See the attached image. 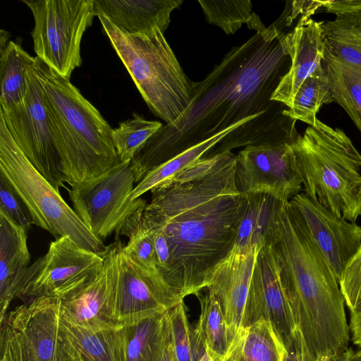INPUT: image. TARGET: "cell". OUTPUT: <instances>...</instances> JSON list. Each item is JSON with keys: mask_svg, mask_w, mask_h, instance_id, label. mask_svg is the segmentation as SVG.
I'll use <instances>...</instances> for the list:
<instances>
[{"mask_svg": "<svg viewBox=\"0 0 361 361\" xmlns=\"http://www.w3.org/2000/svg\"><path fill=\"white\" fill-rule=\"evenodd\" d=\"M235 165L231 152L202 158L151 191L144 217L168 243L164 280L180 299L207 287L235 244L247 206Z\"/></svg>", "mask_w": 361, "mask_h": 361, "instance_id": "obj_1", "label": "cell"}, {"mask_svg": "<svg viewBox=\"0 0 361 361\" xmlns=\"http://www.w3.org/2000/svg\"><path fill=\"white\" fill-rule=\"evenodd\" d=\"M276 21L233 47L201 81L192 82V99L182 116L166 124L130 162L135 183L186 149L245 119L262 116L286 121L287 108L271 97L290 66Z\"/></svg>", "mask_w": 361, "mask_h": 361, "instance_id": "obj_2", "label": "cell"}, {"mask_svg": "<svg viewBox=\"0 0 361 361\" xmlns=\"http://www.w3.org/2000/svg\"><path fill=\"white\" fill-rule=\"evenodd\" d=\"M266 242L310 351L316 359L343 354L350 329L338 281L289 201L282 204Z\"/></svg>", "mask_w": 361, "mask_h": 361, "instance_id": "obj_3", "label": "cell"}, {"mask_svg": "<svg viewBox=\"0 0 361 361\" xmlns=\"http://www.w3.org/2000/svg\"><path fill=\"white\" fill-rule=\"evenodd\" d=\"M48 122L64 182L71 186L103 174L119 161L112 128L67 79L35 56Z\"/></svg>", "mask_w": 361, "mask_h": 361, "instance_id": "obj_4", "label": "cell"}, {"mask_svg": "<svg viewBox=\"0 0 361 361\" xmlns=\"http://www.w3.org/2000/svg\"><path fill=\"white\" fill-rule=\"evenodd\" d=\"M292 147L305 194L355 223L361 215V154L350 137L317 119Z\"/></svg>", "mask_w": 361, "mask_h": 361, "instance_id": "obj_5", "label": "cell"}, {"mask_svg": "<svg viewBox=\"0 0 361 361\" xmlns=\"http://www.w3.org/2000/svg\"><path fill=\"white\" fill-rule=\"evenodd\" d=\"M102 29L151 111L166 124L176 122L192 99V83L158 27L130 34L97 16Z\"/></svg>", "mask_w": 361, "mask_h": 361, "instance_id": "obj_6", "label": "cell"}, {"mask_svg": "<svg viewBox=\"0 0 361 361\" xmlns=\"http://www.w3.org/2000/svg\"><path fill=\"white\" fill-rule=\"evenodd\" d=\"M0 174L26 205L33 224L47 231L55 239L68 236L87 250L105 252L107 246L88 229L59 191L29 161L1 117Z\"/></svg>", "mask_w": 361, "mask_h": 361, "instance_id": "obj_7", "label": "cell"}, {"mask_svg": "<svg viewBox=\"0 0 361 361\" xmlns=\"http://www.w3.org/2000/svg\"><path fill=\"white\" fill-rule=\"evenodd\" d=\"M32 13L34 51L42 61L70 79L82 64L80 44L96 16L94 0H21Z\"/></svg>", "mask_w": 361, "mask_h": 361, "instance_id": "obj_8", "label": "cell"}, {"mask_svg": "<svg viewBox=\"0 0 361 361\" xmlns=\"http://www.w3.org/2000/svg\"><path fill=\"white\" fill-rule=\"evenodd\" d=\"M61 300L39 297L1 322L0 361H76L60 325Z\"/></svg>", "mask_w": 361, "mask_h": 361, "instance_id": "obj_9", "label": "cell"}, {"mask_svg": "<svg viewBox=\"0 0 361 361\" xmlns=\"http://www.w3.org/2000/svg\"><path fill=\"white\" fill-rule=\"evenodd\" d=\"M104 253L87 250L68 236L56 238L49 244L47 252L28 267L17 297L65 299L97 276Z\"/></svg>", "mask_w": 361, "mask_h": 361, "instance_id": "obj_10", "label": "cell"}, {"mask_svg": "<svg viewBox=\"0 0 361 361\" xmlns=\"http://www.w3.org/2000/svg\"><path fill=\"white\" fill-rule=\"evenodd\" d=\"M135 183L130 162L118 161L99 176L66 190L75 213L103 241L130 213L147 204L141 197L130 199Z\"/></svg>", "mask_w": 361, "mask_h": 361, "instance_id": "obj_11", "label": "cell"}, {"mask_svg": "<svg viewBox=\"0 0 361 361\" xmlns=\"http://www.w3.org/2000/svg\"><path fill=\"white\" fill-rule=\"evenodd\" d=\"M3 118L12 138L32 166L59 191L64 186L58 152L49 129L44 90L34 64L27 73V88L23 101L4 109Z\"/></svg>", "mask_w": 361, "mask_h": 361, "instance_id": "obj_12", "label": "cell"}, {"mask_svg": "<svg viewBox=\"0 0 361 361\" xmlns=\"http://www.w3.org/2000/svg\"><path fill=\"white\" fill-rule=\"evenodd\" d=\"M292 142L247 146L240 150L235 165L239 190L245 195L268 194L281 202L299 194L302 180Z\"/></svg>", "mask_w": 361, "mask_h": 361, "instance_id": "obj_13", "label": "cell"}, {"mask_svg": "<svg viewBox=\"0 0 361 361\" xmlns=\"http://www.w3.org/2000/svg\"><path fill=\"white\" fill-rule=\"evenodd\" d=\"M118 238L116 295L118 324L123 325L157 313H165L183 300L158 272L149 271L133 262Z\"/></svg>", "mask_w": 361, "mask_h": 361, "instance_id": "obj_14", "label": "cell"}, {"mask_svg": "<svg viewBox=\"0 0 361 361\" xmlns=\"http://www.w3.org/2000/svg\"><path fill=\"white\" fill-rule=\"evenodd\" d=\"M338 281L361 248V226L333 214L305 193L290 201Z\"/></svg>", "mask_w": 361, "mask_h": 361, "instance_id": "obj_15", "label": "cell"}, {"mask_svg": "<svg viewBox=\"0 0 361 361\" xmlns=\"http://www.w3.org/2000/svg\"><path fill=\"white\" fill-rule=\"evenodd\" d=\"M118 238L107 245L104 262L97 276L69 297L61 300L60 317L71 324L89 330L118 325L116 295L118 281Z\"/></svg>", "mask_w": 361, "mask_h": 361, "instance_id": "obj_16", "label": "cell"}, {"mask_svg": "<svg viewBox=\"0 0 361 361\" xmlns=\"http://www.w3.org/2000/svg\"><path fill=\"white\" fill-rule=\"evenodd\" d=\"M230 253L214 269L206 288L217 300L233 338L258 320L250 302V289L259 250Z\"/></svg>", "mask_w": 361, "mask_h": 361, "instance_id": "obj_17", "label": "cell"}, {"mask_svg": "<svg viewBox=\"0 0 361 361\" xmlns=\"http://www.w3.org/2000/svg\"><path fill=\"white\" fill-rule=\"evenodd\" d=\"M250 298L259 319L269 321L286 348L298 329L280 276L276 258L269 243L258 252L252 272Z\"/></svg>", "mask_w": 361, "mask_h": 361, "instance_id": "obj_18", "label": "cell"}, {"mask_svg": "<svg viewBox=\"0 0 361 361\" xmlns=\"http://www.w3.org/2000/svg\"><path fill=\"white\" fill-rule=\"evenodd\" d=\"M322 25V21L300 17L290 31H281V41L290 59V66L274 91L272 101L290 108L302 84L322 64L326 51Z\"/></svg>", "mask_w": 361, "mask_h": 361, "instance_id": "obj_19", "label": "cell"}, {"mask_svg": "<svg viewBox=\"0 0 361 361\" xmlns=\"http://www.w3.org/2000/svg\"><path fill=\"white\" fill-rule=\"evenodd\" d=\"M182 0H94L96 16L102 14L114 25L139 34L158 27L163 32L171 22V13Z\"/></svg>", "mask_w": 361, "mask_h": 361, "instance_id": "obj_20", "label": "cell"}, {"mask_svg": "<svg viewBox=\"0 0 361 361\" xmlns=\"http://www.w3.org/2000/svg\"><path fill=\"white\" fill-rule=\"evenodd\" d=\"M27 231L0 210V322L17 297L20 280L28 268Z\"/></svg>", "mask_w": 361, "mask_h": 361, "instance_id": "obj_21", "label": "cell"}, {"mask_svg": "<svg viewBox=\"0 0 361 361\" xmlns=\"http://www.w3.org/2000/svg\"><path fill=\"white\" fill-rule=\"evenodd\" d=\"M60 325L71 352L80 361H126L123 324L89 330L60 317Z\"/></svg>", "mask_w": 361, "mask_h": 361, "instance_id": "obj_22", "label": "cell"}, {"mask_svg": "<svg viewBox=\"0 0 361 361\" xmlns=\"http://www.w3.org/2000/svg\"><path fill=\"white\" fill-rule=\"evenodd\" d=\"M245 195L247 206L231 254H245L255 246L262 247L284 202L268 194Z\"/></svg>", "mask_w": 361, "mask_h": 361, "instance_id": "obj_23", "label": "cell"}, {"mask_svg": "<svg viewBox=\"0 0 361 361\" xmlns=\"http://www.w3.org/2000/svg\"><path fill=\"white\" fill-rule=\"evenodd\" d=\"M286 353L272 324L260 318L238 333L226 357L233 361H284Z\"/></svg>", "mask_w": 361, "mask_h": 361, "instance_id": "obj_24", "label": "cell"}, {"mask_svg": "<svg viewBox=\"0 0 361 361\" xmlns=\"http://www.w3.org/2000/svg\"><path fill=\"white\" fill-rule=\"evenodd\" d=\"M322 21L326 51L361 73V11L338 13Z\"/></svg>", "mask_w": 361, "mask_h": 361, "instance_id": "obj_25", "label": "cell"}, {"mask_svg": "<svg viewBox=\"0 0 361 361\" xmlns=\"http://www.w3.org/2000/svg\"><path fill=\"white\" fill-rule=\"evenodd\" d=\"M126 361H159L168 329L167 312L123 324Z\"/></svg>", "mask_w": 361, "mask_h": 361, "instance_id": "obj_26", "label": "cell"}, {"mask_svg": "<svg viewBox=\"0 0 361 361\" xmlns=\"http://www.w3.org/2000/svg\"><path fill=\"white\" fill-rule=\"evenodd\" d=\"M35 61V57L13 41L0 53L1 107L7 109L23 101L27 88V73Z\"/></svg>", "mask_w": 361, "mask_h": 361, "instance_id": "obj_27", "label": "cell"}, {"mask_svg": "<svg viewBox=\"0 0 361 361\" xmlns=\"http://www.w3.org/2000/svg\"><path fill=\"white\" fill-rule=\"evenodd\" d=\"M322 64L330 83L334 102L348 114L361 135V75L353 67L325 51Z\"/></svg>", "mask_w": 361, "mask_h": 361, "instance_id": "obj_28", "label": "cell"}, {"mask_svg": "<svg viewBox=\"0 0 361 361\" xmlns=\"http://www.w3.org/2000/svg\"><path fill=\"white\" fill-rule=\"evenodd\" d=\"M254 119L256 118H248L236 123L214 137L186 149L173 158L158 166L149 172L136 185L130 194V199L134 200L140 197L145 192L152 191L159 187L181 171L202 159L211 148L219 142L228 133L238 128L239 126Z\"/></svg>", "mask_w": 361, "mask_h": 361, "instance_id": "obj_29", "label": "cell"}, {"mask_svg": "<svg viewBox=\"0 0 361 361\" xmlns=\"http://www.w3.org/2000/svg\"><path fill=\"white\" fill-rule=\"evenodd\" d=\"M199 298L201 313L193 334L202 341L212 359H223L233 342L229 327L217 300L209 290Z\"/></svg>", "mask_w": 361, "mask_h": 361, "instance_id": "obj_30", "label": "cell"}, {"mask_svg": "<svg viewBox=\"0 0 361 361\" xmlns=\"http://www.w3.org/2000/svg\"><path fill=\"white\" fill-rule=\"evenodd\" d=\"M334 102L330 83L324 66L302 84L293 99L292 105L283 111V114L295 121H300L312 126L317 114L326 104Z\"/></svg>", "mask_w": 361, "mask_h": 361, "instance_id": "obj_31", "label": "cell"}, {"mask_svg": "<svg viewBox=\"0 0 361 361\" xmlns=\"http://www.w3.org/2000/svg\"><path fill=\"white\" fill-rule=\"evenodd\" d=\"M146 205L139 207L126 217L115 231L116 238L127 236L128 242L123 246V251L138 265L158 272L152 234L144 218Z\"/></svg>", "mask_w": 361, "mask_h": 361, "instance_id": "obj_32", "label": "cell"}, {"mask_svg": "<svg viewBox=\"0 0 361 361\" xmlns=\"http://www.w3.org/2000/svg\"><path fill=\"white\" fill-rule=\"evenodd\" d=\"M164 125L149 121L134 113L133 118L112 129L111 136L117 157L121 162H130L140 148Z\"/></svg>", "mask_w": 361, "mask_h": 361, "instance_id": "obj_33", "label": "cell"}, {"mask_svg": "<svg viewBox=\"0 0 361 361\" xmlns=\"http://www.w3.org/2000/svg\"><path fill=\"white\" fill-rule=\"evenodd\" d=\"M207 21L219 26L226 34H234L243 23L247 24L252 14L250 0H199Z\"/></svg>", "mask_w": 361, "mask_h": 361, "instance_id": "obj_34", "label": "cell"}, {"mask_svg": "<svg viewBox=\"0 0 361 361\" xmlns=\"http://www.w3.org/2000/svg\"><path fill=\"white\" fill-rule=\"evenodd\" d=\"M174 361H195L184 300L167 312Z\"/></svg>", "mask_w": 361, "mask_h": 361, "instance_id": "obj_35", "label": "cell"}, {"mask_svg": "<svg viewBox=\"0 0 361 361\" xmlns=\"http://www.w3.org/2000/svg\"><path fill=\"white\" fill-rule=\"evenodd\" d=\"M338 284L345 304L351 312L361 309V248L343 271Z\"/></svg>", "mask_w": 361, "mask_h": 361, "instance_id": "obj_36", "label": "cell"}, {"mask_svg": "<svg viewBox=\"0 0 361 361\" xmlns=\"http://www.w3.org/2000/svg\"><path fill=\"white\" fill-rule=\"evenodd\" d=\"M0 210L27 231L33 224L26 205L2 174H0Z\"/></svg>", "mask_w": 361, "mask_h": 361, "instance_id": "obj_37", "label": "cell"}, {"mask_svg": "<svg viewBox=\"0 0 361 361\" xmlns=\"http://www.w3.org/2000/svg\"><path fill=\"white\" fill-rule=\"evenodd\" d=\"M287 350L284 361H317L310 351L301 331L298 329L295 334L286 348Z\"/></svg>", "mask_w": 361, "mask_h": 361, "instance_id": "obj_38", "label": "cell"}, {"mask_svg": "<svg viewBox=\"0 0 361 361\" xmlns=\"http://www.w3.org/2000/svg\"><path fill=\"white\" fill-rule=\"evenodd\" d=\"M322 6L329 13L361 11V0L322 1Z\"/></svg>", "mask_w": 361, "mask_h": 361, "instance_id": "obj_39", "label": "cell"}, {"mask_svg": "<svg viewBox=\"0 0 361 361\" xmlns=\"http://www.w3.org/2000/svg\"><path fill=\"white\" fill-rule=\"evenodd\" d=\"M349 329L352 342L361 348V309L350 312Z\"/></svg>", "mask_w": 361, "mask_h": 361, "instance_id": "obj_40", "label": "cell"}, {"mask_svg": "<svg viewBox=\"0 0 361 361\" xmlns=\"http://www.w3.org/2000/svg\"><path fill=\"white\" fill-rule=\"evenodd\" d=\"M192 345L195 357V361H215L212 359L205 350L202 341L194 334L192 336Z\"/></svg>", "mask_w": 361, "mask_h": 361, "instance_id": "obj_41", "label": "cell"}, {"mask_svg": "<svg viewBox=\"0 0 361 361\" xmlns=\"http://www.w3.org/2000/svg\"><path fill=\"white\" fill-rule=\"evenodd\" d=\"M11 35L8 32L1 29L0 30V53H2L7 47L10 41L8 39Z\"/></svg>", "mask_w": 361, "mask_h": 361, "instance_id": "obj_42", "label": "cell"}, {"mask_svg": "<svg viewBox=\"0 0 361 361\" xmlns=\"http://www.w3.org/2000/svg\"><path fill=\"white\" fill-rule=\"evenodd\" d=\"M349 361H361V349L351 355Z\"/></svg>", "mask_w": 361, "mask_h": 361, "instance_id": "obj_43", "label": "cell"}, {"mask_svg": "<svg viewBox=\"0 0 361 361\" xmlns=\"http://www.w3.org/2000/svg\"><path fill=\"white\" fill-rule=\"evenodd\" d=\"M76 361H80L77 357H76Z\"/></svg>", "mask_w": 361, "mask_h": 361, "instance_id": "obj_44", "label": "cell"}, {"mask_svg": "<svg viewBox=\"0 0 361 361\" xmlns=\"http://www.w3.org/2000/svg\"><path fill=\"white\" fill-rule=\"evenodd\" d=\"M360 73V72H359ZM360 75H361V73H360Z\"/></svg>", "mask_w": 361, "mask_h": 361, "instance_id": "obj_45", "label": "cell"}]
</instances>
